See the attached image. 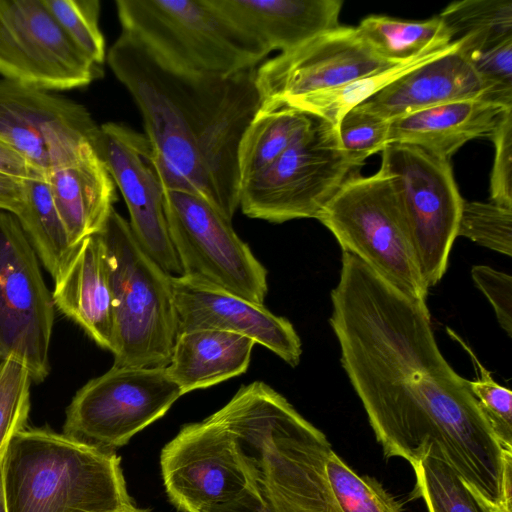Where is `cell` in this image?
Returning a JSON list of instances; mask_svg holds the SVG:
<instances>
[{"mask_svg":"<svg viewBox=\"0 0 512 512\" xmlns=\"http://www.w3.org/2000/svg\"><path fill=\"white\" fill-rule=\"evenodd\" d=\"M329 319L340 361L386 458L410 465L432 446L494 508L511 503L512 453L496 439L468 380L446 361L426 303L343 252Z\"/></svg>","mask_w":512,"mask_h":512,"instance_id":"cell-1","label":"cell"},{"mask_svg":"<svg viewBox=\"0 0 512 512\" xmlns=\"http://www.w3.org/2000/svg\"><path fill=\"white\" fill-rule=\"evenodd\" d=\"M106 59L141 112L164 188L198 195L231 221L239 207V144L261 108L256 68L184 73L123 31Z\"/></svg>","mask_w":512,"mask_h":512,"instance_id":"cell-2","label":"cell"},{"mask_svg":"<svg viewBox=\"0 0 512 512\" xmlns=\"http://www.w3.org/2000/svg\"><path fill=\"white\" fill-rule=\"evenodd\" d=\"M232 435L250 488L268 512H333L325 434L261 381L212 414Z\"/></svg>","mask_w":512,"mask_h":512,"instance_id":"cell-3","label":"cell"},{"mask_svg":"<svg viewBox=\"0 0 512 512\" xmlns=\"http://www.w3.org/2000/svg\"><path fill=\"white\" fill-rule=\"evenodd\" d=\"M8 512H130L121 458L48 427H25L3 458Z\"/></svg>","mask_w":512,"mask_h":512,"instance_id":"cell-4","label":"cell"},{"mask_svg":"<svg viewBox=\"0 0 512 512\" xmlns=\"http://www.w3.org/2000/svg\"><path fill=\"white\" fill-rule=\"evenodd\" d=\"M109 270L114 366L166 367L178 335L171 275L115 209L100 232Z\"/></svg>","mask_w":512,"mask_h":512,"instance_id":"cell-5","label":"cell"},{"mask_svg":"<svg viewBox=\"0 0 512 512\" xmlns=\"http://www.w3.org/2000/svg\"><path fill=\"white\" fill-rule=\"evenodd\" d=\"M116 8L123 32L184 73L229 76L256 68L269 54L210 0H117Z\"/></svg>","mask_w":512,"mask_h":512,"instance_id":"cell-6","label":"cell"},{"mask_svg":"<svg viewBox=\"0 0 512 512\" xmlns=\"http://www.w3.org/2000/svg\"><path fill=\"white\" fill-rule=\"evenodd\" d=\"M317 220L331 231L343 252L355 255L410 299L426 303L428 287L387 174L353 173Z\"/></svg>","mask_w":512,"mask_h":512,"instance_id":"cell-7","label":"cell"},{"mask_svg":"<svg viewBox=\"0 0 512 512\" xmlns=\"http://www.w3.org/2000/svg\"><path fill=\"white\" fill-rule=\"evenodd\" d=\"M354 170L338 131L314 118L270 166L241 183L239 207L246 216L271 223L317 219Z\"/></svg>","mask_w":512,"mask_h":512,"instance_id":"cell-8","label":"cell"},{"mask_svg":"<svg viewBox=\"0 0 512 512\" xmlns=\"http://www.w3.org/2000/svg\"><path fill=\"white\" fill-rule=\"evenodd\" d=\"M393 189L426 286H435L448 266L462 204L448 160L410 144L390 143L380 169Z\"/></svg>","mask_w":512,"mask_h":512,"instance_id":"cell-9","label":"cell"},{"mask_svg":"<svg viewBox=\"0 0 512 512\" xmlns=\"http://www.w3.org/2000/svg\"><path fill=\"white\" fill-rule=\"evenodd\" d=\"M170 238L182 275L262 305L267 270L231 221L202 197L164 188Z\"/></svg>","mask_w":512,"mask_h":512,"instance_id":"cell-10","label":"cell"},{"mask_svg":"<svg viewBox=\"0 0 512 512\" xmlns=\"http://www.w3.org/2000/svg\"><path fill=\"white\" fill-rule=\"evenodd\" d=\"M181 396L166 367L113 365L77 391L66 409L63 433L115 452Z\"/></svg>","mask_w":512,"mask_h":512,"instance_id":"cell-11","label":"cell"},{"mask_svg":"<svg viewBox=\"0 0 512 512\" xmlns=\"http://www.w3.org/2000/svg\"><path fill=\"white\" fill-rule=\"evenodd\" d=\"M54 321L39 258L17 218L0 211V359L16 360L33 382L44 381Z\"/></svg>","mask_w":512,"mask_h":512,"instance_id":"cell-12","label":"cell"},{"mask_svg":"<svg viewBox=\"0 0 512 512\" xmlns=\"http://www.w3.org/2000/svg\"><path fill=\"white\" fill-rule=\"evenodd\" d=\"M42 0H0V75L46 91L89 85L99 74Z\"/></svg>","mask_w":512,"mask_h":512,"instance_id":"cell-13","label":"cell"},{"mask_svg":"<svg viewBox=\"0 0 512 512\" xmlns=\"http://www.w3.org/2000/svg\"><path fill=\"white\" fill-rule=\"evenodd\" d=\"M99 126L82 105L51 91L0 78V141L38 172L73 160Z\"/></svg>","mask_w":512,"mask_h":512,"instance_id":"cell-14","label":"cell"},{"mask_svg":"<svg viewBox=\"0 0 512 512\" xmlns=\"http://www.w3.org/2000/svg\"><path fill=\"white\" fill-rule=\"evenodd\" d=\"M160 471L180 512H204L250 487L232 435L212 415L184 425L162 448Z\"/></svg>","mask_w":512,"mask_h":512,"instance_id":"cell-15","label":"cell"},{"mask_svg":"<svg viewBox=\"0 0 512 512\" xmlns=\"http://www.w3.org/2000/svg\"><path fill=\"white\" fill-rule=\"evenodd\" d=\"M394 65L375 54L356 27L339 25L256 69L260 109L286 106Z\"/></svg>","mask_w":512,"mask_h":512,"instance_id":"cell-16","label":"cell"},{"mask_svg":"<svg viewBox=\"0 0 512 512\" xmlns=\"http://www.w3.org/2000/svg\"><path fill=\"white\" fill-rule=\"evenodd\" d=\"M96 148L124 198L134 238L165 272L181 276L165 213L164 184L147 137L108 122L99 126Z\"/></svg>","mask_w":512,"mask_h":512,"instance_id":"cell-17","label":"cell"},{"mask_svg":"<svg viewBox=\"0 0 512 512\" xmlns=\"http://www.w3.org/2000/svg\"><path fill=\"white\" fill-rule=\"evenodd\" d=\"M171 281L178 334L196 329L232 332L263 345L293 367L299 364L301 340L285 317L184 275Z\"/></svg>","mask_w":512,"mask_h":512,"instance_id":"cell-18","label":"cell"},{"mask_svg":"<svg viewBox=\"0 0 512 512\" xmlns=\"http://www.w3.org/2000/svg\"><path fill=\"white\" fill-rule=\"evenodd\" d=\"M457 42L453 49L404 74L358 107L392 121L447 102L490 98Z\"/></svg>","mask_w":512,"mask_h":512,"instance_id":"cell-19","label":"cell"},{"mask_svg":"<svg viewBox=\"0 0 512 512\" xmlns=\"http://www.w3.org/2000/svg\"><path fill=\"white\" fill-rule=\"evenodd\" d=\"M45 178L74 248L103 230L117 195L96 144H86L73 160L51 167Z\"/></svg>","mask_w":512,"mask_h":512,"instance_id":"cell-20","label":"cell"},{"mask_svg":"<svg viewBox=\"0 0 512 512\" xmlns=\"http://www.w3.org/2000/svg\"><path fill=\"white\" fill-rule=\"evenodd\" d=\"M269 53L286 52L339 26L341 0H210Z\"/></svg>","mask_w":512,"mask_h":512,"instance_id":"cell-21","label":"cell"},{"mask_svg":"<svg viewBox=\"0 0 512 512\" xmlns=\"http://www.w3.org/2000/svg\"><path fill=\"white\" fill-rule=\"evenodd\" d=\"M55 308L77 323L101 348L112 350L113 309L106 251L99 234L76 247L54 281Z\"/></svg>","mask_w":512,"mask_h":512,"instance_id":"cell-22","label":"cell"},{"mask_svg":"<svg viewBox=\"0 0 512 512\" xmlns=\"http://www.w3.org/2000/svg\"><path fill=\"white\" fill-rule=\"evenodd\" d=\"M510 109L488 96L443 103L392 120L389 144L414 145L449 161L470 140L489 138Z\"/></svg>","mask_w":512,"mask_h":512,"instance_id":"cell-23","label":"cell"},{"mask_svg":"<svg viewBox=\"0 0 512 512\" xmlns=\"http://www.w3.org/2000/svg\"><path fill=\"white\" fill-rule=\"evenodd\" d=\"M255 342L244 335L196 329L177 335L166 371L182 395L205 389L247 370Z\"/></svg>","mask_w":512,"mask_h":512,"instance_id":"cell-24","label":"cell"},{"mask_svg":"<svg viewBox=\"0 0 512 512\" xmlns=\"http://www.w3.org/2000/svg\"><path fill=\"white\" fill-rule=\"evenodd\" d=\"M26 201L15 216L32 244L40 262L55 281L75 249L57 212L45 174L34 172L24 178Z\"/></svg>","mask_w":512,"mask_h":512,"instance_id":"cell-25","label":"cell"},{"mask_svg":"<svg viewBox=\"0 0 512 512\" xmlns=\"http://www.w3.org/2000/svg\"><path fill=\"white\" fill-rule=\"evenodd\" d=\"M313 122L314 117L288 106L260 109L239 144L241 183L270 166Z\"/></svg>","mask_w":512,"mask_h":512,"instance_id":"cell-26","label":"cell"},{"mask_svg":"<svg viewBox=\"0 0 512 512\" xmlns=\"http://www.w3.org/2000/svg\"><path fill=\"white\" fill-rule=\"evenodd\" d=\"M356 28L373 52L392 64L411 61L452 43L451 35L439 15L422 21L371 15Z\"/></svg>","mask_w":512,"mask_h":512,"instance_id":"cell-27","label":"cell"},{"mask_svg":"<svg viewBox=\"0 0 512 512\" xmlns=\"http://www.w3.org/2000/svg\"><path fill=\"white\" fill-rule=\"evenodd\" d=\"M457 43L452 42L445 48L425 53L411 61L399 63L339 87L294 100L286 106L323 120L337 130L342 118L351 109L414 68L453 49Z\"/></svg>","mask_w":512,"mask_h":512,"instance_id":"cell-28","label":"cell"},{"mask_svg":"<svg viewBox=\"0 0 512 512\" xmlns=\"http://www.w3.org/2000/svg\"><path fill=\"white\" fill-rule=\"evenodd\" d=\"M439 17L452 42L464 52L479 51L512 38L511 0H463L450 3Z\"/></svg>","mask_w":512,"mask_h":512,"instance_id":"cell-29","label":"cell"},{"mask_svg":"<svg viewBox=\"0 0 512 512\" xmlns=\"http://www.w3.org/2000/svg\"><path fill=\"white\" fill-rule=\"evenodd\" d=\"M412 468L415 493L424 500L428 512H499L433 450Z\"/></svg>","mask_w":512,"mask_h":512,"instance_id":"cell-30","label":"cell"},{"mask_svg":"<svg viewBox=\"0 0 512 512\" xmlns=\"http://www.w3.org/2000/svg\"><path fill=\"white\" fill-rule=\"evenodd\" d=\"M326 471L343 512H402L401 504L377 480L357 475L333 450Z\"/></svg>","mask_w":512,"mask_h":512,"instance_id":"cell-31","label":"cell"},{"mask_svg":"<svg viewBox=\"0 0 512 512\" xmlns=\"http://www.w3.org/2000/svg\"><path fill=\"white\" fill-rule=\"evenodd\" d=\"M72 44L95 66L106 59L98 0H42Z\"/></svg>","mask_w":512,"mask_h":512,"instance_id":"cell-32","label":"cell"},{"mask_svg":"<svg viewBox=\"0 0 512 512\" xmlns=\"http://www.w3.org/2000/svg\"><path fill=\"white\" fill-rule=\"evenodd\" d=\"M448 334L456 340L470 356L478 373L477 379L468 380L469 388L478 402L496 439L506 452L512 453V392L498 384L482 365L472 349L450 328Z\"/></svg>","mask_w":512,"mask_h":512,"instance_id":"cell-33","label":"cell"},{"mask_svg":"<svg viewBox=\"0 0 512 512\" xmlns=\"http://www.w3.org/2000/svg\"><path fill=\"white\" fill-rule=\"evenodd\" d=\"M32 383L25 366L0 359V462L12 438L26 427Z\"/></svg>","mask_w":512,"mask_h":512,"instance_id":"cell-34","label":"cell"},{"mask_svg":"<svg viewBox=\"0 0 512 512\" xmlns=\"http://www.w3.org/2000/svg\"><path fill=\"white\" fill-rule=\"evenodd\" d=\"M501 254H512V209L493 202L463 201L457 237Z\"/></svg>","mask_w":512,"mask_h":512,"instance_id":"cell-35","label":"cell"},{"mask_svg":"<svg viewBox=\"0 0 512 512\" xmlns=\"http://www.w3.org/2000/svg\"><path fill=\"white\" fill-rule=\"evenodd\" d=\"M390 124L358 106L345 114L337 131L341 147L355 169L389 144Z\"/></svg>","mask_w":512,"mask_h":512,"instance_id":"cell-36","label":"cell"},{"mask_svg":"<svg viewBox=\"0 0 512 512\" xmlns=\"http://www.w3.org/2000/svg\"><path fill=\"white\" fill-rule=\"evenodd\" d=\"M462 52L486 85L490 98L512 107V38L484 50Z\"/></svg>","mask_w":512,"mask_h":512,"instance_id":"cell-37","label":"cell"},{"mask_svg":"<svg viewBox=\"0 0 512 512\" xmlns=\"http://www.w3.org/2000/svg\"><path fill=\"white\" fill-rule=\"evenodd\" d=\"M495 147L490 176L492 202L512 209V109L505 111L489 137Z\"/></svg>","mask_w":512,"mask_h":512,"instance_id":"cell-38","label":"cell"},{"mask_svg":"<svg viewBox=\"0 0 512 512\" xmlns=\"http://www.w3.org/2000/svg\"><path fill=\"white\" fill-rule=\"evenodd\" d=\"M476 286L491 303L498 323L511 337L512 332V279L509 274L489 266L476 265L471 270Z\"/></svg>","mask_w":512,"mask_h":512,"instance_id":"cell-39","label":"cell"},{"mask_svg":"<svg viewBox=\"0 0 512 512\" xmlns=\"http://www.w3.org/2000/svg\"><path fill=\"white\" fill-rule=\"evenodd\" d=\"M26 201L25 180L0 171V211L17 216Z\"/></svg>","mask_w":512,"mask_h":512,"instance_id":"cell-40","label":"cell"},{"mask_svg":"<svg viewBox=\"0 0 512 512\" xmlns=\"http://www.w3.org/2000/svg\"><path fill=\"white\" fill-rule=\"evenodd\" d=\"M0 171L22 178L38 172L18 151L2 141H0Z\"/></svg>","mask_w":512,"mask_h":512,"instance_id":"cell-41","label":"cell"},{"mask_svg":"<svg viewBox=\"0 0 512 512\" xmlns=\"http://www.w3.org/2000/svg\"><path fill=\"white\" fill-rule=\"evenodd\" d=\"M204 512H268L251 488H247L234 500L205 510Z\"/></svg>","mask_w":512,"mask_h":512,"instance_id":"cell-42","label":"cell"},{"mask_svg":"<svg viewBox=\"0 0 512 512\" xmlns=\"http://www.w3.org/2000/svg\"><path fill=\"white\" fill-rule=\"evenodd\" d=\"M0 512H8L4 491L3 459L0 462Z\"/></svg>","mask_w":512,"mask_h":512,"instance_id":"cell-43","label":"cell"},{"mask_svg":"<svg viewBox=\"0 0 512 512\" xmlns=\"http://www.w3.org/2000/svg\"><path fill=\"white\" fill-rule=\"evenodd\" d=\"M130 512H151V511L148 509H145V508L137 507L136 509H134L133 511H130Z\"/></svg>","mask_w":512,"mask_h":512,"instance_id":"cell-44","label":"cell"}]
</instances>
